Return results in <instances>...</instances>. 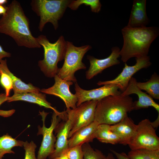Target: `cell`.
I'll list each match as a JSON object with an SVG mask.
<instances>
[{"label":"cell","mask_w":159,"mask_h":159,"mask_svg":"<svg viewBox=\"0 0 159 159\" xmlns=\"http://www.w3.org/2000/svg\"><path fill=\"white\" fill-rule=\"evenodd\" d=\"M0 33L12 38L19 46L29 48L41 47L31 32L29 19L20 3L16 0L7 6L6 13L0 19Z\"/></svg>","instance_id":"1"},{"label":"cell","mask_w":159,"mask_h":159,"mask_svg":"<svg viewBox=\"0 0 159 159\" xmlns=\"http://www.w3.org/2000/svg\"><path fill=\"white\" fill-rule=\"evenodd\" d=\"M121 32L123 39L122 47L120 51L121 60L126 62L130 58L147 56L150 46L159 35L155 27L132 28L127 26Z\"/></svg>","instance_id":"2"},{"label":"cell","mask_w":159,"mask_h":159,"mask_svg":"<svg viewBox=\"0 0 159 159\" xmlns=\"http://www.w3.org/2000/svg\"><path fill=\"white\" fill-rule=\"evenodd\" d=\"M121 93L109 95L98 100L95 110L94 121L99 124L113 125L133 110L132 98Z\"/></svg>","instance_id":"3"},{"label":"cell","mask_w":159,"mask_h":159,"mask_svg":"<svg viewBox=\"0 0 159 159\" xmlns=\"http://www.w3.org/2000/svg\"><path fill=\"white\" fill-rule=\"evenodd\" d=\"M37 39L44 49V59L39 61L38 65L46 77H54L59 69L58 62L64 58L66 41L63 36H60L54 43L50 42L46 36L42 34L38 36Z\"/></svg>","instance_id":"4"},{"label":"cell","mask_w":159,"mask_h":159,"mask_svg":"<svg viewBox=\"0 0 159 159\" xmlns=\"http://www.w3.org/2000/svg\"><path fill=\"white\" fill-rule=\"evenodd\" d=\"M71 0H32V9L40 18L38 29L42 32L45 24L51 23L55 30L59 26L58 21L63 16Z\"/></svg>","instance_id":"5"},{"label":"cell","mask_w":159,"mask_h":159,"mask_svg":"<svg viewBox=\"0 0 159 159\" xmlns=\"http://www.w3.org/2000/svg\"><path fill=\"white\" fill-rule=\"evenodd\" d=\"M92 48L89 45L76 47L72 42L66 41L64 63L62 67L59 69L57 75L66 81L77 82L74 73L77 71L86 68L82 59L86 53Z\"/></svg>","instance_id":"6"},{"label":"cell","mask_w":159,"mask_h":159,"mask_svg":"<svg viewBox=\"0 0 159 159\" xmlns=\"http://www.w3.org/2000/svg\"><path fill=\"white\" fill-rule=\"evenodd\" d=\"M42 117L43 125L38 127V132L37 135H42L43 139L38 152L37 159H46L51 155L55 150V145L56 141V137L54 135L53 131L59 124L61 118L59 115L62 112L53 111L51 120V125L49 127H46L45 120L48 113L44 111L39 112Z\"/></svg>","instance_id":"7"},{"label":"cell","mask_w":159,"mask_h":159,"mask_svg":"<svg viewBox=\"0 0 159 159\" xmlns=\"http://www.w3.org/2000/svg\"><path fill=\"white\" fill-rule=\"evenodd\" d=\"M137 125L136 133L128 145L131 150H159V138L152 122L145 119Z\"/></svg>","instance_id":"8"},{"label":"cell","mask_w":159,"mask_h":159,"mask_svg":"<svg viewBox=\"0 0 159 159\" xmlns=\"http://www.w3.org/2000/svg\"><path fill=\"white\" fill-rule=\"evenodd\" d=\"M135 59L136 63L133 66H129L125 63L122 71L115 79L105 81H99L97 84L98 85H115L123 92L127 88L130 80L135 73L142 69L149 67L151 64L150 57L148 55L136 57Z\"/></svg>","instance_id":"9"},{"label":"cell","mask_w":159,"mask_h":159,"mask_svg":"<svg viewBox=\"0 0 159 159\" xmlns=\"http://www.w3.org/2000/svg\"><path fill=\"white\" fill-rule=\"evenodd\" d=\"M65 112L66 116L63 119L64 120L63 122L59 123L54 130L55 133L57 134L55 150L49 157V159H52L61 156L69 148L68 135L73 122V109H67Z\"/></svg>","instance_id":"10"},{"label":"cell","mask_w":159,"mask_h":159,"mask_svg":"<svg viewBox=\"0 0 159 159\" xmlns=\"http://www.w3.org/2000/svg\"><path fill=\"white\" fill-rule=\"evenodd\" d=\"M54 79L55 83L52 86L42 89L40 92L59 97L64 102L67 109H75L77 107V98L76 94H73L69 90L70 86L73 82L63 80L57 75L54 77Z\"/></svg>","instance_id":"11"},{"label":"cell","mask_w":159,"mask_h":159,"mask_svg":"<svg viewBox=\"0 0 159 159\" xmlns=\"http://www.w3.org/2000/svg\"><path fill=\"white\" fill-rule=\"evenodd\" d=\"M98 101H87L73 109V122L69 134L68 138L77 131L94 121L95 111Z\"/></svg>","instance_id":"12"},{"label":"cell","mask_w":159,"mask_h":159,"mask_svg":"<svg viewBox=\"0 0 159 159\" xmlns=\"http://www.w3.org/2000/svg\"><path fill=\"white\" fill-rule=\"evenodd\" d=\"M115 85H105L100 88L86 90L81 88L77 83H74V90L77 98V107L83 103L91 100H99L107 96L119 94L122 92Z\"/></svg>","instance_id":"13"},{"label":"cell","mask_w":159,"mask_h":159,"mask_svg":"<svg viewBox=\"0 0 159 159\" xmlns=\"http://www.w3.org/2000/svg\"><path fill=\"white\" fill-rule=\"evenodd\" d=\"M111 51L109 56L103 59H98L92 56H87V58L89 61L90 66L86 72L87 79H91L98 74L101 73L105 69L120 63L118 59L120 56V48L117 47H113Z\"/></svg>","instance_id":"14"},{"label":"cell","mask_w":159,"mask_h":159,"mask_svg":"<svg viewBox=\"0 0 159 159\" xmlns=\"http://www.w3.org/2000/svg\"><path fill=\"white\" fill-rule=\"evenodd\" d=\"M137 80L132 77L125 90L121 93L122 95H129L135 94L138 97V101L133 102V110L147 108L151 106L153 107L159 114V105L155 102L153 98L149 95L141 91L137 85Z\"/></svg>","instance_id":"15"},{"label":"cell","mask_w":159,"mask_h":159,"mask_svg":"<svg viewBox=\"0 0 159 159\" xmlns=\"http://www.w3.org/2000/svg\"><path fill=\"white\" fill-rule=\"evenodd\" d=\"M137 125L135 124L127 114L120 122L110 125L111 130L119 138V144L128 145L135 136Z\"/></svg>","instance_id":"16"},{"label":"cell","mask_w":159,"mask_h":159,"mask_svg":"<svg viewBox=\"0 0 159 159\" xmlns=\"http://www.w3.org/2000/svg\"><path fill=\"white\" fill-rule=\"evenodd\" d=\"M99 125L94 121L77 131L68 139L69 148L92 142L96 138V131Z\"/></svg>","instance_id":"17"},{"label":"cell","mask_w":159,"mask_h":159,"mask_svg":"<svg viewBox=\"0 0 159 159\" xmlns=\"http://www.w3.org/2000/svg\"><path fill=\"white\" fill-rule=\"evenodd\" d=\"M146 0H134L127 26L132 28L146 26L149 22L146 12Z\"/></svg>","instance_id":"18"},{"label":"cell","mask_w":159,"mask_h":159,"mask_svg":"<svg viewBox=\"0 0 159 159\" xmlns=\"http://www.w3.org/2000/svg\"><path fill=\"white\" fill-rule=\"evenodd\" d=\"M17 101H25L34 103L40 106L51 109L53 111H58L47 101L45 94L40 91L21 94L14 93L11 96L8 97L7 101L11 102Z\"/></svg>","instance_id":"19"},{"label":"cell","mask_w":159,"mask_h":159,"mask_svg":"<svg viewBox=\"0 0 159 159\" xmlns=\"http://www.w3.org/2000/svg\"><path fill=\"white\" fill-rule=\"evenodd\" d=\"M0 69L4 71L11 77L13 82V90L14 93L21 94L40 91L41 90L39 88L31 83H25L11 73L8 68L6 59H2L0 62Z\"/></svg>","instance_id":"20"},{"label":"cell","mask_w":159,"mask_h":159,"mask_svg":"<svg viewBox=\"0 0 159 159\" xmlns=\"http://www.w3.org/2000/svg\"><path fill=\"white\" fill-rule=\"evenodd\" d=\"M96 138L102 143L113 145L119 143L120 141L118 136L111 130L110 125L106 124L98 125Z\"/></svg>","instance_id":"21"},{"label":"cell","mask_w":159,"mask_h":159,"mask_svg":"<svg viewBox=\"0 0 159 159\" xmlns=\"http://www.w3.org/2000/svg\"><path fill=\"white\" fill-rule=\"evenodd\" d=\"M137 85L141 90L145 91L153 98L159 99V77L155 72L145 82H138Z\"/></svg>","instance_id":"22"},{"label":"cell","mask_w":159,"mask_h":159,"mask_svg":"<svg viewBox=\"0 0 159 159\" xmlns=\"http://www.w3.org/2000/svg\"><path fill=\"white\" fill-rule=\"evenodd\" d=\"M24 142L17 140L6 134L0 137V159H2L5 154H14L12 149L15 147H22Z\"/></svg>","instance_id":"23"},{"label":"cell","mask_w":159,"mask_h":159,"mask_svg":"<svg viewBox=\"0 0 159 159\" xmlns=\"http://www.w3.org/2000/svg\"><path fill=\"white\" fill-rule=\"evenodd\" d=\"M127 155L131 159H159V150H131Z\"/></svg>","instance_id":"24"},{"label":"cell","mask_w":159,"mask_h":159,"mask_svg":"<svg viewBox=\"0 0 159 159\" xmlns=\"http://www.w3.org/2000/svg\"><path fill=\"white\" fill-rule=\"evenodd\" d=\"M82 4L90 6L92 12L98 13L100 11L102 6L99 0H71L68 7L73 10H77Z\"/></svg>","instance_id":"25"},{"label":"cell","mask_w":159,"mask_h":159,"mask_svg":"<svg viewBox=\"0 0 159 159\" xmlns=\"http://www.w3.org/2000/svg\"><path fill=\"white\" fill-rule=\"evenodd\" d=\"M82 148L84 159H106V156L100 150H94L89 143L83 144Z\"/></svg>","instance_id":"26"},{"label":"cell","mask_w":159,"mask_h":159,"mask_svg":"<svg viewBox=\"0 0 159 159\" xmlns=\"http://www.w3.org/2000/svg\"><path fill=\"white\" fill-rule=\"evenodd\" d=\"M69 159H84V153L82 145H78L69 148L62 154Z\"/></svg>","instance_id":"27"},{"label":"cell","mask_w":159,"mask_h":159,"mask_svg":"<svg viewBox=\"0 0 159 159\" xmlns=\"http://www.w3.org/2000/svg\"><path fill=\"white\" fill-rule=\"evenodd\" d=\"M0 83L5 90V94L9 97L10 91L13 89V85L10 76L3 70L0 69Z\"/></svg>","instance_id":"28"},{"label":"cell","mask_w":159,"mask_h":159,"mask_svg":"<svg viewBox=\"0 0 159 159\" xmlns=\"http://www.w3.org/2000/svg\"><path fill=\"white\" fill-rule=\"evenodd\" d=\"M23 146L25 150L24 159H37L35 153L37 146L33 141L30 143L27 141L25 142Z\"/></svg>","instance_id":"29"},{"label":"cell","mask_w":159,"mask_h":159,"mask_svg":"<svg viewBox=\"0 0 159 159\" xmlns=\"http://www.w3.org/2000/svg\"><path fill=\"white\" fill-rule=\"evenodd\" d=\"M111 150L112 153L116 156L117 159H131L125 153H119L113 150Z\"/></svg>","instance_id":"30"},{"label":"cell","mask_w":159,"mask_h":159,"mask_svg":"<svg viewBox=\"0 0 159 159\" xmlns=\"http://www.w3.org/2000/svg\"><path fill=\"white\" fill-rule=\"evenodd\" d=\"M11 56V54L5 51L0 45V62L5 57H9Z\"/></svg>","instance_id":"31"},{"label":"cell","mask_w":159,"mask_h":159,"mask_svg":"<svg viewBox=\"0 0 159 159\" xmlns=\"http://www.w3.org/2000/svg\"><path fill=\"white\" fill-rule=\"evenodd\" d=\"M15 110H12L9 111H4L0 110V115L4 117L9 116L12 115L14 112Z\"/></svg>","instance_id":"32"},{"label":"cell","mask_w":159,"mask_h":159,"mask_svg":"<svg viewBox=\"0 0 159 159\" xmlns=\"http://www.w3.org/2000/svg\"><path fill=\"white\" fill-rule=\"evenodd\" d=\"M8 97L5 93H0V105L4 102L7 101Z\"/></svg>","instance_id":"33"},{"label":"cell","mask_w":159,"mask_h":159,"mask_svg":"<svg viewBox=\"0 0 159 159\" xmlns=\"http://www.w3.org/2000/svg\"><path fill=\"white\" fill-rule=\"evenodd\" d=\"M7 10V7L3 5H0V15L2 16L4 15L6 12Z\"/></svg>","instance_id":"34"},{"label":"cell","mask_w":159,"mask_h":159,"mask_svg":"<svg viewBox=\"0 0 159 159\" xmlns=\"http://www.w3.org/2000/svg\"><path fill=\"white\" fill-rule=\"evenodd\" d=\"M106 159H115V158L112 153H109L106 156Z\"/></svg>","instance_id":"35"},{"label":"cell","mask_w":159,"mask_h":159,"mask_svg":"<svg viewBox=\"0 0 159 159\" xmlns=\"http://www.w3.org/2000/svg\"><path fill=\"white\" fill-rule=\"evenodd\" d=\"M52 159H69L67 157L64 155L56 157Z\"/></svg>","instance_id":"36"},{"label":"cell","mask_w":159,"mask_h":159,"mask_svg":"<svg viewBox=\"0 0 159 159\" xmlns=\"http://www.w3.org/2000/svg\"><path fill=\"white\" fill-rule=\"evenodd\" d=\"M8 2L7 0H0V5H3L6 4Z\"/></svg>","instance_id":"37"},{"label":"cell","mask_w":159,"mask_h":159,"mask_svg":"<svg viewBox=\"0 0 159 159\" xmlns=\"http://www.w3.org/2000/svg\"></svg>","instance_id":"38"}]
</instances>
